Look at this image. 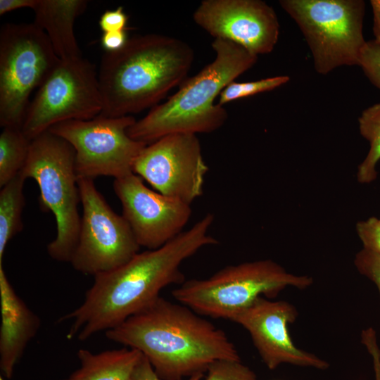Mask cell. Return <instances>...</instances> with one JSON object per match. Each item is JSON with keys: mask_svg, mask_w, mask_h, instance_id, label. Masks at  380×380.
Listing matches in <instances>:
<instances>
[{"mask_svg": "<svg viewBox=\"0 0 380 380\" xmlns=\"http://www.w3.org/2000/svg\"><path fill=\"white\" fill-rule=\"evenodd\" d=\"M75 150L64 139L50 131L31 141L26 163L20 172L39 186L43 212H51L56 222V236L47 245L49 256L70 262L77 246L81 224V202Z\"/></svg>", "mask_w": 380, "mask_h": 380, "instance_id": "obj_5", "label": "cell"}, {"mask_svg": "<svg viewBox=\"0 0 380 380\" xmlns=\"http://www.w3.org/2000/svg\"><path fill=\"white\" fill-rule=\"evenodd\" d=\"M312 284L311 277L290 273L266 259L228 265L207 279L184 281L172 296L200 315L230 320L259 297L272 298L287 287L302 290Z\"/></svg>", "mask_w": 380, "mask_h": 380, "instance_id": "obj_6", "label": "cell"}, {"mask_svg": "<svg viewBox=\"0 0 380 380\" xmlns=\"http://www.w3.org/2000/svg\"><path fill=\"white\" fill-rule=\"evenodd\" d=\"M379 219V223H380V218H378Z\"/></svg>", "mask_w": 380, "mask_h": 380, "instance_id": "obj_34", "label": "cell"}, {"mask_svg": "<svg viewBox=\"0 0 380 380\" xmlns=\"http://www.w3.org/2000/svg\"><path fill=\"white\" fill-rule=\"evenodd\" d=\"M356 232L363 248L380 255V223L378 218L370 217L358 222Z\"/></svg>", "mask_w": 380, "mask_h": 380, "instance_id": "obj_26", "label": "cell"}, {"mask_svg": "<svg viewBox=\"0 0 380 380\" xmlns=\"http://www.w3.org/2000/svg\"><path fill=\"white\" fill-rule=\"evenodd\" d=\"M358 123L360 134L369 141V150L357 167V179L360 184H369L377 177L376 167L380 160V102L364 110Z\"/></svg>", "mask_w": 380, "mask_h": 380, "instance_id": "obj_21", "label": "cell"}, {"mask_svg": "<svg viewBox=\"0 0 380 380\" xmlns=\"http://www.w3.org/2000/svg\"><path fill=\"white\" fill-rule=\"evenodd\" d=\"M193 20L214 39L232 42L256 56L272 52L279 39L277 14L260 0H203Z\"/></svg>", "mask_w": 380, "mask_h": 380, "instance_id": "obj_14", "label": "cell"}, {"mask_svg": "<svg viewBox=\"0 0 380 380\" xmlns=\"http://www.w3.org/2000/svg\"><path fill=\"white\" fill-rule=\"evenodd\" d=\"M298 315L296 307L285 300L263 296L235 314L230 319L243 327L266 367L274 370L282 364L325 370L329 364L315 354L297 347L289 325Z\"/></svg>", "mask_w": 380, "mask_h": 380, "instance_id": "obj_15", "label": "cell"}, {"mask_svg": "<svg viewBox=\"0 0 380 380\" xmlns=\"http://www.w3.org/2000/svg\"><path fill=\"white\" fill-rule=\"evenodd\" d=\"M60 58L46 34L32 23H6L0 29V125L22 128L31 93Z\"/></svg>", "mask_w": 380, "mask_h": 380, "instance_id": "obj_8", "label": "cell"}, {"mask_svg": "<svg viewBox=\"0 0 380 380\" xmlns=\"http://www.w3.org/2000/svg\"><path fill=\"white\" fill-rule=\"evenodd\" d=\"M0 369L8 379L40 327L39 317L17 294L0 264Z\"/></svg>", "mask_w": 380, "mask_h": 380, "instance_id": "obj_16", "label": "cell"}, {"mask_svg": "<svg viewBox=\"0 0 380 380\" xmlns=\"http://www.w3.org/2000/svg\"><path fill=\"white\" fill-rule=\"evenodd\" d=\"M125 30L103 32L101 44L105 51H115L120 49L127 42Z\"/></svg>", "mask_w": 380, "mask_h": 380, "instance_id": "obj_30", "label": "cell"}, {"mask_svg": "<svg viewBox=\"0 0 380 380\" xmlns=\"http://www.w3.org/2000/svg\"><path fill=\"white\" fill-rule=\"evenodd\" d=\"M113 189L140 247L163 246L183 232L191 217L189 204L149 189L134 173L115 179Z\"/></svg>", "mask_w": 380, "mask_h": 380, "instance_id": "obj_13", "label": "cell"}, {"mask_svg": "<svg viewBox=\"0 0 380 380\" xmlns=\"http://www.w3.org/2000/svg\"><path fill=\"white\" fill-rule=\"evenodd\" d=\"M31 141L21 128L4 127L0 134V188L23 169Z\"/></svg>", "mask_w": 380, "mask_h": 380, "instance_id": "obj_20", "label": "cell"}, {"mask_svg": "<svg viewBox=\"0 0 380 380\" xmlns=\"http://www.w3.org/2000/svg\"><path fill=\"white\" fill-rule=\"evenodd\" d=\"M208 171L194 134L175 133L147 144L135 159L132 172L156 191L187 204L203 192Z\"/></svg>", "mask_w": 380, "mask_h": 380, "instance_id": "obj_12", "label": "cell"}, {"mask_svg": "<svg viewBox=\"0 0 380 380\" xmlns=\"http://www.w3.org/2000/svg\"><path fill=\"white\" fill-rule=\"evenodd\" d=\"M279 4L303 34L318 73L359 65L366 43L363 0H281Z\"/></svg>", "mask_w": 380, "mask_h": 380, "instance_id": "obj_7", "label": "cell"}, {"mask_svg": "<svg viewBox=\"0 0 380 380\" xmlns=\"http://www.w3.org/2000/svg\"><path fill=\"white\" fill-rule=\"evenodd\" d=\"M102 110L95 65L82 56L60 59L37 89L21 129L32 141L59 122L91 120Z\"/></svg>", "mask_w": 380, "mask_h": 380, "instance_id": "obj_9", "label": "cell"}, {"mask_svg": "<svg viewBox=\"0 0 380 380\" xmlns=\"http://www.w3.org/2000/svg\"><path fill=\"white\" fill-rule=\"evenodd\" d=\"M37 0H0V15L20 8L33 9Z\"/></svg>", "mask_w": 380, "mask_h": 380, "instance_id": "obj_31", "label": "cell"}, {"mask_svg": "<svg viewBox=\"0 0 380 380\" xmlns=\"http://www.w3.org/2000/svg\"><path fill=\"white\" fill-rule=\"evenodd\" d=\"M194 58L187 43L158 34L133 36L120 49L105 51L98 70L101 114L122 117L152 108L185 80Z\"/></svg>", "mask_w": 380, "mask_h": 380, "instance_id": "obj_3", "label": "cell"}, {"mask_svg": "<svg viewBox=\"0 0 380 380\" xmlns=\"http://www.w3.org/2000/svg\"><path fill=\"white\" fill-rule=\"evenodd\" d=\"M361 342L372 357L374 380H380V347L376 334L373 331L365 334L361 338Z\"/></svg>", "mask_w": 380, "mask_h": 380, "instance_id": "obj_29", "label": "cell"}, {"mask_svg": "<svg viewBox=\"0 0 380 380\" xmlns=\"http://www.w3.org/2000/svg\"><path fill=\"white\" fill-rule=\"evenodd\" d=\"M370 5L373 12L374 41L380 46V0H371Z\"/></svg>", "mask_w": 380, "mask_h": 380, "instance_id": "obj_32", "label": "cell"}, {"mask_svg": "<svg viewBox=\"0 0 380 380\" xmlns=\"http://www.w3.org/2000/svg\"><path fill=\"white\" fill-rule=\"evenodd\" d=\"M26 179L20 172L0 191V264L6 245L23 227V210L25 205L23 194Z\"/></svg>", "mask_w": 380, "mask_h": 380, "instance_id": "obj_19", "label": "cell"}, {"mask_svg": "<svg viewBox=\"0 0 380 380\" xmlns=\"http://www.w3.org/2000/svg\"><path fill=\"white\" fill-rule=\"evenodd\" d=\"M213 62L184 80L165 102L153 107L128 129L129 136L149 144L170 134L211 133L228 118L225 108L215 103L222 91L252 68L258 56L232 42L214 39Z\"/></svg>", "mask_w": 380, "mask_h": 380, "instance_id": "obj_4", "label": "cell"}, {"mask_svg": "<svg viewBox=\"0 0 380 380\" xmlns=\"http://www.w3.org/2000/svg\"><path fill=\"white\" fill-rule=\"evenodd\" d=\"M127 23V16L122 6L105 11L99 21L103 32L125 30Z\"/></svg>", "mask_w": 380, "mask_h": 380, "instance_id": "obj_27", "label": "cell"}, {"mask_svg": "<svg viewBox=\"0 0 380 380\" xmlns=\"http://www.w3.org/2000/svg\"><path fill=\"white\" fill-rule=\"evenodd\" d=\"M359 66L370 82L380 89V46L374 39L366 42L364 45Z\"/></svg>", "mask_w": 380, "mask_h": 380, "instance_id": "obj_24", "label": "cell"}, {"mask_svg": "<svg viewBox=\"0 0 380 380\" xmlns=\"http://www.w3.org/2000/svg\"><path fill=\"white\" fill-rule=\"evenodd\" d=\"M357 270L376 287L380 296V255L362 248L354 258Z\"/></svg>", "mask_w": 380, "mask_h": 380, "instance_id": "obj_25", "label": "cell"}, {"mask_svg": "<svg viewBox=\"0 0 380 380\" xmlns=\"http://www.w3.org/2000/svg\"><path fill=\"white\" fill-rule=\"evenodd\" d=\"M77 355L80 367L65 380H132L142 353L125 347L98 353L80 349Z\"/></svg>", "mask_w": 380, "mask_h": 380, "instance_id": "obj_18", "label": "cell"}, {"mask_svg": "<svg viewBox=\"0 0 380 380\" xmlns=\"http://www.w3.org/2000/svg\"><path fill=\"white\" fill-rule=\"evenodd\" d=\"M206 372L205 380H258L255 373L241 360H215Z\"/></svg>", "mask_w": 380, "mask_h": 380, "instance_id": "obj_23", "label": "cell"}, {"mask_svg": "<svg viewBox=\"0 0 380 380\" xmlns=\"http://www.w3.org/2000/svg\"><path fill=\"white\" fill-rule=\"evenodd\" d=\"M87 5V0H37L32 9L33 23L46 34L60 59L82 56L74 24Z\"/></svg>", "mask_w": 380, "mask_h": 380, "instance_id": "obj_17", "label": "cell"}, {"mask_svg": "<svg viewBox=\"0 0 380 380\" xmlns=\"http://www.w3.org/2000/svg\"><path fill=\"white\" fill-rule=\"evenodd\" d=\"M214 218L207 213L163 246L138 253L123 265L94 277L82 303L59 320H72L67 338L77 336L84 341L115 328L158 298L163 288L182 284V263L202 248L218 243L208 233Z\"/></svg>", "mask_w": 380, "mask_h": 380, "instance_id": "obj_1", "label": "cell"}, {"mask_svg": "<svg viewBox=\"0 0 380 380\" xmlns=\"http://www.w3.org/2000/svg\"><path fill=\"white\" fill-rule=\"evenodd\" d=\"M135 122L132 115L113 118L100 114L88 120L61 122L49 131L74 148L78 178L118 179L133 173V163L147 145L129 136L127 130Z\"/></svg>", "mask_w": 380, "mask_h": 380, "instance_id": "obj_10", "label": "cell"}, {"mask_svg": "<svg viewBox=\"0 0 380 380\" xmlns=\"http://www.w3.org/2000/svg\"><path fill=\"white\" fill-rule=\"evenodd\" d=\"M0 380H4V379L2 376H1Z\"/></svg>", "mask_w": 380, "mask_h": 380, "instance_id": "obj_33", "label": "cell"}, {"mask_svg": "<svg viewBox=\"0 0 380 380\" xmlns=\"http://www.w3.org/2000/svg\"><path fill=\"white\" fill-rule=\"evenodd\" d=\"M78 186L83 212L70 262L75 270L95 277L127 263L140 246L126 220L113 210L94 179L78 178Z\"/></svg>", "mask_w": 380, "mask_h": 380, "instance_id": "obj_11", "label": "cell"}, {"mask_svg": "<svg viewBox=\"0 0 380 380\" xmlns=\"http://www.w3.org/2000/svg\"><path fill=\"white\" fill-rule=\"evenodd\" d=\"M203 373L194 374L186 380H201ZM132 380H163L155 372L147 358L142 354L133 372Z\"/></svg>", "mask_w": 380, "mask_h": 380, "instance_id": "obj_28", "label": "cell"}, {"mask_svg": "<svg viewBox=\"0 0 380 380\" xmlns=\"http://www.w3.org/2000/svg\"><path fill=\"white\" fill-rule=\"evenodd\" d=\"M106 336L141 352L163 380L204 374L217 360H241L224 331L189 307L160 296Z\"/></svg>", "mask_w": 380, "mask_h": 380, "instance_id": "obj_2", "label": "cell"}, {"mask_svg": "<svg viewBox=\"0 0 380 380\" xmlns=\"http://www.w3.org/2000/svg\"><path fill=\"white\" fill-rule=\"evenodd\" d=\"M286 75L267 77L256 81L236 82L228 84L219 96L218 104L223 106L231 101L273 90L289 81Z\"/></svg>", "mask_w": 380, "mask_h": 380, "instance_id": "obj_22", "label": "cell"}]
</instances>
